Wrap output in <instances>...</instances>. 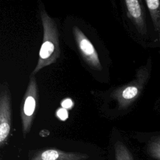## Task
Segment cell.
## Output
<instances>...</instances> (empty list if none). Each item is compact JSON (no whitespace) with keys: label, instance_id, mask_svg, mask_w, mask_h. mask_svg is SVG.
Returning <instances> with one entry per match:
<instances>
[{"label":"cell","instance_id":"obj_2","mask_svg":"<svg viewBox=\"0 0 160 160\" xmlns=\"http://www.w3.org/2000/svg\"><path fill=\"white\" fill-rule=\"evenodd\" d=\"M151 68V61H149L146 66L138 69L133 81L112 93L111 96L118 101L120 109L128 108L139 96L149 78Z\"/></svg>","mask_w":160,"mask_h":160},{"label":"cell","instance_id":"obj_1","mask_svg":"<svg viewBox=\"0 0 160 160\" xmlns=\"http://www.w3.org/2000/svg\"><path fill=\"white\" fill-rule=\"evenodd\" d=\"M40 16L43 28V38L38 63L32 75H34L42 68L55 63L60 56L59 33L56 23L44 9H41Z\"/></svg>","mask_w":160,"mask_h":160},{"label":"cell","instance_id":"obj_11","mask_svg":"<svg viewBox=\"0 0 160 160\" xmlns=\"http://www.w3.org/2000/svg\"><path fill=\"white\" fill-rule=\"evenodd\" d=\"M56 116L59 119L62 121H65L68 118V112L66 109L62 108L57 111Z\"/></svg>","mask_w":160,"mask_h":160},{"label":"cell","instance_id":"obj_7","mask_svg":"<svg viewBox=\"0 0 160 160\" xmlns=\"http://www.w3.org/2000/svg\"><path fill=\"white\" fill-rule=\"evenodd\" d=\"M124 3L128 18L132 21L141 34H146L147 28L141 2L138 0H126Z\"/></svg>","mask_w":160,"mask_h":160},{"label":"cell","instance_id":"obj_13","mask_svg":"<svg viewBox=\"0 0 160 160\" xmlns=\"http://www.w3.org/2000/svg\"><path fill=\"white\" fill-rule=\"evenodd\" d=\"M49 132L48 130H46V129H43V130H42L39 133H44V134H41V135H40V136H42V137L47 136H48L49 134H46V132Z\"/></svg>","mask_w":160,"mask_h":160},{"label":"cell","instance_id":"obj_10","mask_svg":"<svg viewBox=\"0 0 160 160\" xmlns=\"http://www.w3.org/2000/svg\"><path fill=\"white\" fill-rule=\"evenodd\" d=\"M148 154L156 160H160V136L151 138L147 146Z\"/></svg>","mask_w":160,"mask_h":160},{"label":"cell","instance_id":"obj_3","mask_svg":"<svg viewBox=\"0 0 160 160\" xmlns=\"http://www.w3.org/2000/svg\"><path fill=\"white\" fill-rule=\"evenodd\" d=\"M38 85L35 76L31 74L28 88L23 98L21 110L22 134L24 138L31 129L38 100Z\"/></svg>","mask_w":160,"mask_h":160},{"label":"cell","instance_id":"obj_4","mask_svg":"<svg viewBox=\"0 0 160 160\" xmlns=\"http://www.w3.org/2000/svg\"><path fill=\"white\" fill-rule=\"evenodd\" d=\"M11 126V98L8 84H1L0 92V147L6 144Z\"/></svg>","mask_w":160,"mask_h":160},{"label":"cell","instance_id":"obj_9","mask_svg":"<svg viewBox=\"0 0 160 160\" xmlns=\"http://www.w3.org/2000/svg\"><path fill=\"white\" fill-rule=\"evenodd\" d=\"M114 156L115 160H134L127 146L119 141L114 145Z\"/></svg>","mask_w":160,"mask_h":160},{"label":"cell","instance_id":"obj_8","mask_svg":"<svg viewBox=\"0 0 160 160\" xmlns=\"http://www.w3.org/2000/svg\"><path fill=\"white\" fill-rule=\"evenodd\" d=\"M155 29L160 34V1L146 0L145 1Z\"/></svg>","mask_w":160,"mask_h":160},{"label":"cell","instance_id":"obj_6","mask_svg":"<svg viewBox=\"0 0 160 160\" xmlns=\"http://www.w3.org/2000/svg\"><path fill=\"white\" fill-rule=\"evenodd\" d=\"M87 154L64 151L56 148H47L34 151L28 160H87Z\"/></svg>","mask_w":160,"mask_h":160},{"label":"cell","instance_id":"obj_5","mask_svg":"<svg viewBox=\"0 0 160 160\" xmlns=\"http://www.w3.org/2000/svg\"><path fill=\"white\" fill-rule=\"evenodd\" d=\"M72 34L78 49L87 64L98 71L102 69L98 54L86 35L77 26H73Z\"/></svg>","mask_w":160,"mask_h":160},{"label":"cell","instance_id":"obj_12","mask_svg":"<svg viewBox=\"0 0 160 160\" xmlns=\"http://www.w3.org/2000/svg\"><path fill=\"white\" fill-rule=\"evenodd\" d=\"M73 106V102L72 100L69 98H66L64 99L61 102V106L64 109H69Z\"/></svg>","mask_w":160,"mask_h":160}]
</instances>
